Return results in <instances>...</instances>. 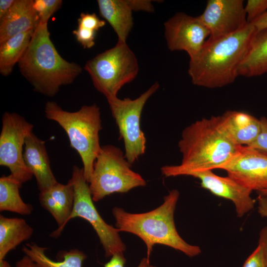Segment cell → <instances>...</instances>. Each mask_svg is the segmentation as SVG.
Returning <instances> with one entry per match:
<instances>
[{
	"instance_id": "obj_13",
	"label": "cell",
	"mask_w": 267,
	"mask_h": 267,
	"mask_svg": "<svg viewBox=\"0 0 267 267\" xmlns=\"http://www.w3.org/2000/svg\"><path fill=\"white\" fill-rule=\"evenodd\" d=\"M198 17L209 30L211 39L234 33L249 24L242 0H208Z\"/></svg>"
},
{
	"instance_id": "obj_37",
	"label": "cell",
	"mask_w": 267,
	"mask_h": 267,
	"mask_svg": "<svg viewBox=\"0 0 267 267\" xmlns=\"http://www.w3.org/2000/svg\"><path fill=\"white\" fill-rule=\"evenodd\" d=\"M15 266L16 267H41L26 255L17 261Z\"/></svg>"
},
{
	"instance_id": "obj_35",
	"label": "cell",
	"mask_w": 267,
	"mask_h": 267,
	"mask_svg": "<svg viewBox=\"0 0 267 267\" xmlns=\"http://www.w3.org/2000/svg\"><path fill=\"white\" fill-rule=\"evenodd\" d=\"M249 24H252L256 31L267 28V11Z\"/></svg>"
},
{
	"instance_id": "obj_4",
	"label": "cell",
	"mask_w": 267,
	"mask_h": 267,
	"mask_svg": "<svg viewBox=\"0 0 267 267\" xmlns=\"http://www.w3.org/2000/svg\"><path fill=\"white\" fill-rule=\"evenodd\" d=\"M179 197L177 189H172L164 197L163 203L156 209L142 213H131L114 207L112 214L115 227L120 231L134 234L145 244L148 259L156 244L170 247L189 257L201 253V248L187 243L176 229L174 213Z\"/></svg>"
},
{
	"instance_id": "obj_25",
	"label": "cell",
	"mask_w": 267,
	"mask_h": 267,
	"mask_svg": "<svg viewBox=\"0 0 267 267\" xmlns=\"http://www.w3.org/2000/svg\"><path fill=\"white\" fill-rule=\"evenodd\" d=\"M62 4L61 0H34L33 6L37 12L40 22L47 23L50 17L58 10Z\"/></svg>"
},
{
	"instance_id": "obj_33",
	"label": "cell",
	"mask_w": 267,
	"mask_h": 267,
	"mask_svg": "<svg viewBox=\"0 0 267 267\" xmlns=\"http://www.w3.org/2000/svg\"><path fill=\"white\" fill-rule=\"evenodd\" d=\"M257 193L258 194V212L261 217L267 219V192Z\"/></svg>"
},
{
	"instance_id": "obj_22",
	"label": "cell",
	"mask_w": 267,
	"mask_h": 267,
	"mask_svg": "<svg viewBox=\"0 0 267 267\" xmlns=\"http://www.w3.org/2000/svg\"><path fill=\"white\" fill-rule=\"evenodd\" d=\"M45 247L39 246L34 242L28 243L23 246L24 254L41 267H82L87 259L86 254L75 249L68 251H63L59 253L63 260L54 261L45 253Z\"/></svg>"
},
{
	"instance_id": "obj_12",
	"label": "cell",
	"mask_w": 267,
	"mask_h": 267,
	"mask_svg": "<svg viewBox=\"0 0 267 267\" xmlns=\"http://www.w3.org/2000/svg\"><path fill=\"white\" fill-rule=\"evenodd\" d=\"M167 46L171 51H184L189 58L197 54L210 37V31L198 17L178 12L164 23Z\"/></svg>"
},
{
	"instance_id": "obj_20",
	"label": "cell",
	"mask_w": 267,
	"mask_h": 267,
	"mask_svg": "<svg viewBox=\"0 0 267 267\" xmlns=\"http://www.w3.org/2000/svg\"><path fill=\"white\" fill-rule=\"evenodd\" d=\"M267 73V28L256 31L239 69V76L252 77Z\"/></svg>"
},
{
	"instance_id": "obj_1",
	"label": "cell",
	"mask_w": 267,
	"mask_h": 267,
	"mask_svg": "<svg viewBox=\"0 0 267 267\" xmlns=\"http://www.w3.org/2000/svg\"><path fill=\"white\" fill-rule=\"evenodd\" d=\"M230 138L220 116L203 118L186 127L182 132L178 147L181 163L161 168L166 177L189 176L195 172L213 170L227 162L239 147Z\"/></svg>"
},
{
	"instance_id": "obj_19",
	"label": "cell",
	"mask_w": 267,
	"mask_h": 267,
	"mask_svg": "<svg viewBox=\"0 0 267 267\" xmlns=\"http://www.w3.org/2000/svg\"><path fill=\"white\" fill-rule=\"evenodd\" d=\"M100 16L116 34L118 41L126 42L134 26L132 0H97Z\"/></svg>"
},
{
	"instance_id": "obj_6",
	"label": "cell",
	"mask_w": 267,
	"mask_h": 267,
	"mask_svg": "<svg viewBox=\"0 0 267 267\" xmlns=\"http://www.w3.org/2000/svg\"><path fill=\"white\" fill-rule=\"evenodd\" d=\"M84 69L96 89L108 99L117 97L121 88L134 79L139 66L127 43L118 41L114 47L88 60Z\"/></svg>"
},
{
	"instance_id": "obj_23",
	"label": "cell",
	"mask_w": 267,
	"mask_h": 267,
	"mask_svg": "<svg viewBox=\"0 0 267 267\" xmlns=\"http://www.w3.org/2000/svg\"><path fill=\"white\" fill-rule=\"evenodd\" d=\"M35 30L15 35L0 44V73L9 75L26 52Z\"/></svg>"
},
{
	"instance_id": "obj_15",
	"label": "cell",
	"mask_w": 267,
	"mask_h": 267,
	"mask_svg": "<svg viewBox=\"0 0 267 267\" xmlns=\"http://www.w3.org/2000/svg\"><path fill=\"white\" fill-rule=\"evenodd\" d=\"M39 202L55 220L58 227L50 236L57 238L67 224L73 208L74 188L71 179L66 184L57 182L50 187L40 191Z\"/></svg>"
},
{
	"instance_id": "obj_18",
	"label": "cell",
	"mask_w": 267,
	"mask_h": 267,
	"mask_svg": "<svg viewBox=\"0 0 267 267\" xmlns=\"http://www.w3.org/2000/svg\"><path fill=\"white\" fill-rule=\"evenodd\" d=\"M220 118L223 129L238 146H249L261 131L260 119L247 113L228 110Z\"/></svg>"
},
{
	"instance_id": "obj_11",
	"label": "cell",
	"mask_w": 267,
	"mask_h": 267,
	"mask_svg": "<svg viewBox=\"0 0 267 267\" xmlns=\"http://www.w3.org/2000/svg\"><path fill=\"white\" fill-rule=\"evenodd\" d=\"M219 169L251 191L267 190V154L241 146L234 155Z\"/></svg>"
},
{
	"instance_id": "obj_10",
	"label": "cell",
	"mask_w": 267,
	"mask_h": 267,
	"mask_svg": "<svg viewBox=\"0 0 267 267\" xmlns=\"http://www.w3.org/2000/svg\"><path fill=\"white\" fill-rule=\"evenodd\" d=\"M33 125L17 113L5 112L2 117L0 134V165L7 167L10 175L23 184L33 175L25 163L23 147Z\"/></svg>"
},
{
	"instance_id": "obj_31",
	"label": "cell",
	"mask_w": 267,
	"mask_h": 267,
	"mask_svg": "<svg viewBox=\"0 0 267 267\" xmlns=\"http://www.w3.org/2000/svg\"><path fill=\"white\" fill-rule=\"evenodd\" d=\"M242 267H265L262 250L259 245L248 257Z\"/></svg>"
},
{
	"instance_id": "obj_26",
	"label": "cell",
	"mask_w": 267,
	"mask_h": 267,
	"mask_svg": "<svg viewBox=\"0 0 267 267\" xmlns=\"http://www.w3.org/2000/svg\"><path fill=\"white\" fill-rule=\"evenodd\" d=\"M245 11L247 22L251 23L267 11V0H248Z\"/></svg>"
},
{
	"instance_id": "obj_21",
	"label": "cell",
	"mask_w": 267,
	"mask_h": 267,
	"mask_svg": "<svg viewBox=\"0 0 267 267\" xmlns=\"http://www.w3.org/2000/svg\"><path fill=\"white\" fill-rule=\"evenodd\" d=\"M33 228L21 218L0 215V260L23 242L29 239Z\"/></svg>"
},
{
	"instance_id": "obj_34",
	"label": "cell",
	"mask_w": 267,
	"mask_h": 267,
	"mask_svg": "<svg viewBox=\"0 0 267 267\" xmlns=\"http://www.w3.org/2000/svg\"><path fill=\"white\" fill-rule=\"evenodd\" d=\"M134 11H144L153 12L154 7L150 0H132Z\"/></svg>"
},
{
	"instance_id": "obj_38",
	"label": "cell",
	"mask_w": 267,
	"mask_h": 267,
	"mask_svg": "<svg viewBox=\"0 0 267 267\" xmlns=\"http://www.w3.org/2000/svg\"><path fill=\"white\" fill-rule=\"evenodd\" d=\"M0 267H11L9 263L4 259L0 260Z\"/></svg>"
},
{
	"instance_id": "obj_14",
	"label": "cell",
	"mask_w": 267,
	"mask_h": 267,
	"mask_svg": "<svg viewBox=\"0 0 267 267\" xmlns=\"http://www.w3.org/2000/svg\"><path fill=\"white\" fill-rule=\"evenodd\" d=\"M190 176L199 179L201 187L213 194L231 201L238 218H242L255 206V201L251 196L252 191L228 176L221 177L212 170H206L193 173Z\"/></svg>"
},
{
	"instance_id": "obj_29",
	"label": "cell",
	"mask_w": 267,
	"mask_h": 267,
	"mask_svg": "<svg viewBox=\"0 0 267 267\" xmlns=\"http://www.w3.org/2000/svg\"><path fill=\"white\" fill-rule=\"evenodd\" d=\"M260 121V132L256 139L247 146L267 154V118L262 117Z\"/></svg>"
},
{
	"instance_id": "obj_7",
	"label": "cell",
	"mask_w": 267,
	"mask_h": 267,
	"mask_svg": "<svg viewBox=\"0 0 267 267\" xmlns=\"http://www.w3.org/2000/svg\"><path fill=\"white\" fill-rule=\"evenodd\" d=\"M132 165L119 147L111 144L102 146L89 182L93 201L98 202L115 193H126L145 186L146 181L132 170Z\"/></svg>"
},
{
	"instance_id": "obj_39",
	"label": "cell",
	"mask_w": 267,
	"mask_h": 267,
	"mask_svg": "<svg viewBox=\"0 0 267 267\" xmlns=\"http://www.w3.org/2000/svg\"><path fill=\"white\" fill-rule=\"evenodd\" d=\"M259 192H267V190H263V191H259Z\"/></svg>"
},
{
	"instance_id": "obj_27",
	"label": "cell",
	"mask_w": 267,
	"mask_h": 267,
	"mask_svg": "<svg viewBox=\"0 0 267 267\" xmlns=\"http://www.w3.org/2000/svg\"><path fill=\"white\" fill-rule=\"evenodd\" d=\"M78 26L96 32L106 24L104 20L100 19L94 13H84L80 14L78 19Z\"/></svg>"
},
{
	"instance_id": "obj_5",
	"label": "cell",
	"mask_w": 267,
	"mask_h": 267,
	"mask_svg": "<svg viewBox=\"0 0 267 267\" xmlns=\"http://www.w3.org/2000/svg\"><path fill=\"white\" fill-rule=\"evenodd\" d=\"M44 113L46 118L57 122L66 133L70 146L81 157L84 177L89 183L101 147L99 137L102 128L99 107L95 104L85 105L77 111L68 112L55 102L47 101Z\"/></svg>"
},
{
	"instance_id": "obj_3",
	"label": "cell",
	"mask_w": 267,
	"mask_h": 267,
	"mask_svg": "<svg viewBox=\"0 0 267 267\" xmlns=\"http://www.w3.org/2000/svg\"><path fill=\"white\" fill-rule=\"evenodd\" d=\"M18 64L34 90L49 97L55 95L61 86L72 84L82 72L79 64L61 56L51 40L47 23L41 22Z\"/></svg>"
},
{
	"instance_id": "obj_8",
	"label": "cell",
	"mask_w": 267,
	"mask_h": 267,
	"mask_svg": "<svg viewBox=\"0 0 267 267\" xmlns=\"http://www.w3.org/2000/svg\"><path fill=\"white\" fill-rule=\"evenodd\" d=\"M159 86L158 82H156L134 99H120L118 97L107 99L120 137L124 141L125 156L131 164L145 152L146 139L141 128V116L145 103Z\"/></svg>"
},
{
	"instance_id": "obj_16",
	"label": "cell",
	"mask_w": 267,
	"mask_h": 267,
	"mask_svg": "<svg viewBox=\"0 0 267 267\" xmlns=\"http://www.w3.org/2000/svg\"><path fill=\"white\" fill-rule=\"evenodd\" d=\"M23 158L36 179L40 191L58 182L51 169L45 141L38 138L33 132L26 138Z\"/></svg>"
},
{
	"instance_id": "obj_2",
	"label": "cell",
	"mask_w": 267,
	"mask_h": 267,
	"mask_svg": "<svg viewBox=\"0 0 267 267\" xmlns=\"http://www.w3.org/2000/svg\"><path fill=\"white\" fill-rule=\"evenodd\" d=\"M256 31L249 23L230 35L208 38L199 52L189 58L188 73L193 84L215 89L233 83Z\"/></svg>"
},
{
	"instance_id": "obj_9",
	"label": "cell",
	"mask_w": 267,
	"mask_h": 267,
	"mask_svg": "<svg viewBox=\"0 0 267 267\" xmlns=\"http://www.w3.org/2000/svg\"><path fill=\"white\" fill-rule=\"evenodd\" d=\"M70 179L74 188V201L67 223L75 218L84 219L95 231L106 257H111L117 254H124L126 247L119 235L120 231L107 223L98 212L93 204L89 183L85 178L83 168L74 166Z\"/></svg>"
},
{
	"instance_id": "obj_17",
	"label": "cell",
	"mask_w": 267,
	"mask_h": 267,
	"mask_svg": "<svg viewBox=\"0 0 267 267\" xmlns=\"http://www.w3.org/2000/svg\"><path fill=\"white\" fill-rule=\"evenodd\" d=\"M40 22L33 0H15L8 13L0 20V44L18 34L35 30Z\"/></svg>"
},
{
	"instance_id": "obj_30",
	"label": "cell",
	"mask_w": 267,
	"mask_h": 267,
	"mask_svg": "<svg viewBox=\"0 0 267 267\" xmlns=\"http://www.w3.org/2000/svg\"><path fill=\"white\" fill-rule=\"evenodd\" d=\"M126 259L124 254H115L112 256L104 267H125ZM137 267H157L150 264V260L146 257L143 258L140 261Z\"/></svg>"
},
{
	"instance_id": "obj_32",
	"label": "cell",
	"mask_w": 267,
	"mask_h": 267,
	"mask_svg": "<svg viewBox=\"0 0 267 267\" xmlns=\"http://www.w3.org/2000/svg\"><path fill=\"white\" fill-rule=\"evenodd\" d=\"M258 245L262 250L264 266L267 267V226L262 228L259 232Z\"/></svg>"
},
{
	"instance_id": "obj_24",
	"label": "cell",
	"mask_w": 267,
	"mask_h": 267,
	"mask_svg": "<svg viewBox=\"0 0 267 267\" xmlns=\"http://www.w3.org/2000/svg\"><path fill=\"white\" fill-rule=\"evenodd\" d=\"M22 184L10 174L0 178V211H7L22 215H29L33 210L32 206L26 203L19 193Z\"/></svg>"
},
{
	"instance_id": "obj_36",
	"label": "cell",
	"mask_w": 267,
	"mask_h": 267,
	"mask_svg": "<svg viewBox=\"0 0 267 267\" xmlns=\"http://www.w3.org/2000/svg\"><path fill=\"white\" fill-rule=\"evenodd\" d=\"M15 1V0H0V20L8 13Z\"/></svg>"
},
{
	"instance_id": "obj_28",
	"label": "cell",
	"mask_w": 267,
	"mask_h": 267,
	"mask_svg": "<svg viewBox=\"0 0 267 267\" xmlns=\"http://www.w3.org/2000/svg\"><path fill=\"white\" fill-rule=\"evenodd\" d=\"M96 32L80 26L73 31V34L84 48H90L95 44Z\"/></svg>"
}]
</instances>
